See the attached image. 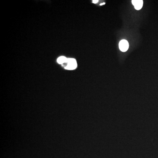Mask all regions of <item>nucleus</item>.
Listing matches in <instances>:
<instances>
[{"label":"nucleus","instance_id":"1","mask_svg":"<svg viewBox=\"0 0 158 158\" xmlns=\"http://www.w3.org/2000/svg\"><path fill=\"white\" fill-rule=\"evenodd\" d=\"M64 64L66 65L65 67V68L68 70H74L77 67V63L76 59H67V61Z\"/></svg>","mask_w":158,"mask_h":158},{"label":"nucleus","instance_id":"2","mask_svg":"<svg viewBox=\"0 0 158 158\" xmlns=\"http://www.w3.org/2000/svg\"><path fill=\"white\" fill-rule=\"evenodd\" d=\"M129 43L128 41L125 40H123L120 41L119 43V48L120 50L123 52L127 51L129 48Z\"/></svg>","mask_w":158,"mask_h":158},{"label":"nucleus","instance_id":"3","mask_svg":"<svg viewBox=\"0 0 158 158\" xmlns=\"http://www.w3.org/2000/svg\"><path fill=\"white\" fill-rule=\"evenodd\" d=\"M132 3L135 6V8L137 10H140L143 5V1L142 0H133Z\"/></svg>","mask_w":158,"mask_h":158},{"label":"nucleus","instance_id":"4","mask_svg":"<svg viewBox=\"0 0 158 158\" xmlns=\"http://www.w3.org/2000/svg\"><path fill=\"white\" fill-rule=\"evenodd\" d=\"M67 58L64 56L59 57L57 59V62L59 64H63L67 61Z\"/></svg>","mask_w":158,"mask_h":158},{"label":"nucleus","instance_id":"5","mask_svg":"<svg viewBox=\"0 0 158 158\" xmlns=\"http://www.w3.org/2000/svg\"><path fill=\"white\" fill-rule=\"evenodd\" d=\"M98 2H99V1H98V0H94V1H93L92 2H93V3L96 4L97 3H98Z\"/></svg>","mask_w":158,"mask_h":158},{"label":"nucleus","instance_id":"6","mask_svg":"<svg viewBox=\"0 0 158 158\" xmlns=\"http://www.w3.org/2000/svg\"><path fill=\"white\" fill-rule=\"evenodd\" d=\"M105 3H103L101 4L100 5H105Z\"/></svg>","mask_w":158,"mask_h":158}]
</instances>
